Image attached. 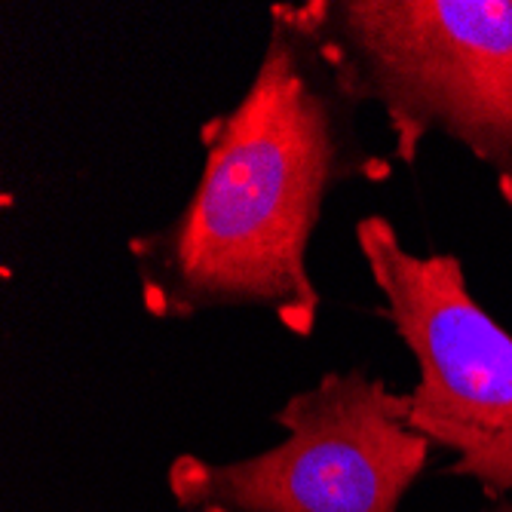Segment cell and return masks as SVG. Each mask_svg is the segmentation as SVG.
<instances>
[{"instance_id":"cell-1","label":"cell","mask_w":512,"mask_h":512,"mask_svg":"<svg viewBox=\"0 0 512 512\" xmlns=\"http://www.w3.org/2000/svg\"><path fill=\"white\" fill-rule=\"evenodd\" d=\"M359 108L304 4H273L246 92L200 126L188 203L126 243L145 310L163 322L264 310L310 338L322 298L307 255L325 200L393 175V160L365 145Z\"/></svg>"},{"instance_id":"cell-2","label":"cell","mask_w":512,"mask_h":512,"mask_svg":"<svg viewBox=\"0 0 512 512\" xmlns=\"http://www.w3.org/2000/svg\"><path fill=\"white\" fill-rule=\"evenodd\" d=\"M347 86L378 105L393 157L451 138L512 209V0H304Z\"/></svg>"},{"instance_id":"cell-3","label":"cell","mask_w":512,"mask_h":512,"mask_svg":"<svg viewBox=\"0 0 512 512\" xmlns=\"http://www.w3.org/2000/svg\"><path fill=\"white\" fill-rule=\"evenodd\" d=\"M283 442L240 460L178 454L166 488L184 512H399L433 445L408 393L365 368L329 371L273 411Z\"/></svg>"},{"instance_id":"cell-4","label":"cell","mask_w":512,"mask_h":512,"mask_svg":"<svg viewBox=\"0 0 512 512\" xmlns=\"http://www.w3.org/2000/svg\"><path fill=\"white\" fill-rule=\"evenodd\" d=\"M356 246L381 292V316L417 362L408 424L454 460L488 500L512 497V335L473 298L463 261L411 252L384 215L356 224Z\"/></svg>"},{"instance_id":"cell-5","label":"cell","mask_w":512,"mask_h":512,"mask_svg":"<svg viewBox=\"0 0 512 512\" xmlns=\"http://www.w3.org/2000/svg\"><path fill=\"white\" fill-rule=\"evenodd\" d=\"M476 512H512V497H497V500H488L482 509Z\"/></svg>"}]
</instances>
